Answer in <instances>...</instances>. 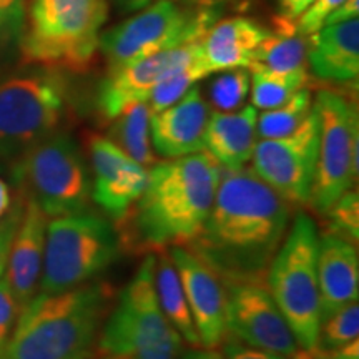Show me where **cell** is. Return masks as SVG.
Returning a JSON list of instances; mask_svg holds the SVG:
<instances>
[{"instance_id":"83f0119b","label":"cell","mask_w":359,"mask_h":359,"mask_svg":"<svg viewBox=\"0 0 359 359\" xmlns=\"http://www.w3.org/2000/svg\"><path fill=\"white\" fill-rule=\"evenodd\" d=\"M313 110V95L308 87L294 93L288 102L271 110H262L257 120L259 138L286 137L302 125Z\"/></svg>"},{"instance_id":"9a60e30c","label":"cell","mask_w":359,"mask_h":359,"mask_svg":"<svg viewBox=\"0 0 359 359\" xmlns=\"http://www.w3.org/2000/svg\"><path fill=\"white\" fill-rule=\"evenodd\" d=\"M168 253L185 291L200 344L203 348H218L226 336L222 280L187 246H172Z\"/></svg>"},{"instance_id":"484cf974","label":"cell","mask_w":359,"mask_h":359,"mask_svg":"<svg viewBox=\"0 0 359 359\" xmlns=\"http://www.w3.org/2000/svg\"><path fill=\"white\" fill-rule=\"evenodd\" d=\"M306 37L290 32H269L255 50L250 72L290 74L306 70Z\"/></svg>"},{"instance_id":"f546056e","label":"cell","mask_w":359,"mask_h":359,"mask_svg":"<svg viewBox=\"0 0 359 359\" xmlns=\"http://www.w3.org/2000/svg\"><path fill=\"white\" fill-rule=\"evenodd\" d=\"M359 334V306L351 303L348 306L323 318L318 333V351H330L358 339Z\"/></svg>"},{"instance_id":"d4e9b609","label":"cell","mask_w":359,"mask_h":359,"mask_svg":"<svg viewBox=\"0 0 359 359\" xmlns=\"http://www.w3.org/2000/svg\"><path fill=\"white\" fill-rule=\"evenodd\" d=\"M151 110L147 102H138L111 118L107 138L143 167H154L156 155L150 137Z\"/></svg>"},{"instance_id":"4fadbf2b","label":"cell","mask_w":359,"mask_h":359,"mask_svg":"<svg viewBox=\"0 0 359 359\" xmlns=\"http://www.w3.org/2000/svg\"><path fill=\"white\" fill-rule=\"evenodd\" d=\"M226 333L253 348L290 358L296 349L288 323L262 280H222Z\"/></svg>"},{"instance_id":"60d3db41","label":"cell","mask_w":359,"mask_h":359,"mask_svg":"<svg viewBox=\"0 0 359 359\" xmlns=\"http://www.w3.org/2000/svg\"><path fill=\"white\" fill-rule=\"evenodd\" d=\"M178 359H224L223 353L217 351L215 348H191L188 351L180 354Z\"/></svg>"},{"instance_id":"74e56055","label":"cell","mask_w":359,"mask_h":359,"mask_svg":"<svg viewBox=\"0 0 359 359\" xmlns=\"http://www.w3.org/2000/svg\"><path fill=\"white\" fill-rule=\"evenodd\" d=\"M183 343L185 341L177 333L172 338L161 341L156 346L142 349V351L135 353L125 359H178L180 354L183 353Z\"/></svg>"},{"instance_id":"1f68e13d","label":"cell","mask_w":359,"mask_h":359,"mask_svg":"<svg viewBox=\"0 0 359 359\" xmlns=\"http://www.w3.org/2000/svg\"><path fill=\"white\" fill-rule=\"evenodd\" d=\"M30 0H0V45H19Z\"/></svg>"},{"instance_id":"e0dca14e","label":"cell","mask_w":359,"mask_h":359,"mask_svg":"<svg viewBox=\"0 0 359 359\" xmlns=\"http://www.w3.org/2000/svg\"><path fill=\"white\" fill-rule=\"evenodd\" d=\"M183 45L109 70L97 93V107L103 118L111 120L133 103L147 102L156 83L178 62Z\"/></svg>"},{"instance_id":"f1b7e54d","label":"cell","mask_w":359,"mask_h":359,"mask_svg":"<svg viewBox=\"0 0 359 359\" xmlns=\"http://www.w3.org/2000/svg\"><path fill=\"white\" fill-rule=\"evenodd\" d=\"M217 74L208 87V105L213 107L215 111H223V114L243 109L250 97V70L230 69Z\"/></svg>"},{"instance_id":"b9f144b4","label":"cell","mask_w":359,"mask_h":359,"mask_svg":"<svg viewBox=\"0 0 359 359\" xmlns=\"http://www.w3.org/2000/svg\"><path fill=\"white\" fill-rule=\"evenodd\" d=\"M151 0H114V4L120 8L122 12H138L143 7H147Z\"/></svg>"},{"instance_id":"8992f818","label":"cell","mask_w":359,"mask_h":359,"mask_svg":"<svg viewBox=\"0 0 359 359\" xmlns=\"http://www.w3.org/2000/svg\"><path fill=\"white\" fill-rule=\"evenodd\" d=\"M120 245L109 218L93 212L48 218L37 294H57L87 285L118 257Z\"/></svg>"},{"instance_id":"ac0fdd59","label":"cell","mask_w":359,"mask_h":359,"mask_svg":"<svg viewBox=\"0 0 359 359\" xmlns=\"http://www.w3.org/2000/svg\"><path fill=\"white\" fill-rule=\"evenodd\" d=\"M47 215L32 200H25L24 213L13 236L7 268L4 273L20 311L32 302L39 291L45 240H47Z\"/></svg>"},{"instance_id":"8d00e7d4","label":"cell","mask_w":359,"mask_h":359,"mask_svg":"<svg viewBox=\"0 0 359 359\" xmlns=\"http://www.w3.org/2000/svg\"><path fill=\"white\" fill-rule=\"evenodd\" d=\"M314 0H278V32H293L294 22Z\"/></svg>"},{"instance_id":"7c38bea8","label":"cell","mask_w":359,"mask_h":359,"mask_svg":"<svg viewBox=\"0 0 359 359\" xmlns=\"http://www.w3.org/2000/svg\"><path fill=\"white\" fill-rule=\"evenodd\" d=\"M320 122L316 110L294 132L280 138H259L251 156V172L290 205H309L316 175Z\"/></svg>"},{"instance_id":"7a4b0ae2","label":"cell","mask_w":359,"mask_h":359,"mask_svg":"<svg viewBox=\"0 0 359 359\" xmlns=\"http://www.w3.org/2000/svg\"><path fill=\"white\" fill-rule=\"evenodd\" d=\"M219 182L222 167L208 151L155 163L142 195L115 223L120 245L142 255L187 246L212 208Z\"/></svg>"},{"instance_id":"5bb4252c","label":"cell","mask_w":359,"mask_h":359,"mask_svg":"<svg viewBox=\"0 0 359 359\" xmlns=\"http://www.w3.org/2000/svg\"><path fill=\"white\" fill-rule=\"evenodd\" d=\"M92 200L118 223L147 185L148 170L100 135L88 138Z\"/></svg>"},{"instance_id":"d6986e66","label":"cell","mask_w":359,"mask_h":359,"mask_svg":"<svg viewBox=\"0 0 359 359\" xmlns=\"http://www.w3.org/2000/svg\"><path fill=\"white\" fill-rule=\"evenodd\" d=\"M318 290H320L321 320L358 303L359 258L356 245L333 231L320 236L318 246Z\"/></svg>"},{"instance_id":"2e32d148","label":"cell","mask_w":359,"mask_h":359,"mask_svg":"<svg viewBox=\"0 0 359 359\" xmlns=\"http://www.w3.org/2000/svg\"><path fill=\"white\" fill-rule=\"evenodd\" d=\"M210 115L212 110L198 85L168 109L151 114L150 137L155 154L172 160L203 151Z\"/></svg>"},{"instance_id":"ab89813d","label":"cell","mask_w":359,"mask_h":359,"mask_svg":"<svg viewBox=\"0 0 359 359\" xmlns=\"http://www.w3.org/2000/svg\"><path fill=\"white\" fill-rule=\"evenodd\" d=\"M318 354H320V359H359V341L354 339L344 346L330 349V351H318Z\"/></svg>"},{"instance_id":"6da1fadb","label":"cell","mask_w":359,"mask_h":359,"mask_svg":"<svg viewBox=\"0 0 359 359\" xmlns=\"http://www.w3.org/2000/svg\"><path fill=\"white\" fill-rule=\"evenodd\" d=\"M291 205L251 170L228 172L187 245L219 280H262L290 228Z\"/></svg>"},{"instance_id":"7402d4cb","label":"cell","mask_w":359,"mask_h":359,"mask_svg":"<svg viewBox=\"0 0 359 359\" xmlns=\"http://www.w3.org/2000/svg\"><path fill=\"white\" fill-rule=\"evenodd\" d=\"M268 30L246 17L224 19L210 27L201 39V50L212 74L230 69H248L255 50Z\"/></svg>"},{"instance_id":"4316f807","label":"cell","mask_w":359,"mask_h":359,"mask_svg":"<svg viewBox=\"0 0 359 359\" xmlns=\"http://www.w3.org/2000/svg\"><path fill=\"white\" fill-rule=\"evenodd\" d=\"M251 105L257 110H271L283 105L298 90L308 87V70L290 72V74H271V72H250Z\"/></svg>"},{"instance_id":"e575fe53","label":"cell","mask_w":359,"mask_h":359,"mask_svg":"<svg viewBox=\"0 0 359 359\" xmlns=\"http://www.w3.org/2000/svg\"><path fill=\"white\" fill-rule=\"evenodd\" d=\"M25 200L20 198L11 206V210L0 218V278L4 276L8 262V253H11V246L15 236L17 228H19L22 213H24Z\"/></svg>"},{"instance_id":"cb8c5ba5","label":"cell","mask_w":359,"mask_h":359,"mask_svg":"<svg viewBox=\"0 0 359 359\" xmlns=\"http://www.w3.org/2000/svg\"><path fill=\"white\" fill-rule=\"evenodd\" d=\"M212 75V70L206 65V60L201 50V39L191 40L183 45L182 55L178 62L170 69L163 79L156 83L148 97V107L151 114L168 109L177 103L191 87H195L200 80Z\"/></svg>"},{"instance_id":"836d02e7","label":"cell","mask_w":359,"mask_h":359,"mask_svg":"<svg viewBox=\"0 0 359 359\" xmlns=\"http://www.w3.org/2000/svg\"><path fill=\"white\" fill-rule=\"evenodd\" d=\"M344 0H314L306 11H304L299 19L294 22L293 32L308 37L325 27L327 17L338 8Z\"/></svg>"},{"instance_id":"603a6c76","label":"cell","mask_w":359,"mask_h":359,"mask_svg":"<svg viewBox=\"0 0 359 359\" xmlns=\"http://www.w3.org/2000/svg\"><path fill=\"white\" fill-rule=\"evenodd\" d=\"M155 255V288L161 313L165 314L170 325L175 327V331L182 336L185 343L190 344L191 348H198L201 346L200 338L173 259L170 257L168 250Z\"/></svg>"},{"instance_id":"5b68a950","label":"cell","mask_w":359,"mask_h":359,"mask_svg":"<svg viewBox=\"0 0 359 359\" xmlns=\"http://www.w3.org/2000/svg\"><path fill=\"white\" fill-rule=\"evenodd\" d=\"M318 246L316 223L298 213L266 271L269 293L302 349H316L321 326Z\"/></svg>"},{"instance_id":"3957f363","label":"cell","mask_w":359,"mask_h":359,"mask_svg":"<svg viewBox=\"0 0 359 359\" xmlns=\"http://www.w3.org/2000/svg\"><path fill=\"white\" fill-rule=\"evenodd\" d=\"M110 294L98 281L35 294L19 313L6 359H92Z\"/></svg>"},{"instance_id":"9c48e42d","label":"cell","mask_w":359,"mask_h":359,"mask_svg":"<svg viewBox=\"0 0 359 359\" xmlns=\"http://www.w3.org/2000/svg\"><path fill=\"white\" fill-rule=\"evenodd\" d=\"M217 19L218 11L215 8L191 11L180 7L173 0H156L122 24L102 32L98 50L111 70L203 39Z\"/></svg>"},{"instance_id":"ba28073f","label":"cell","mask_w":359,"mask_h":359,"mask_svg":"<svg viewBox=\"0 0 359 359\" xmlns=\"http://www.w3.org/2000/svg\"><path fill=\"white\" fill-rule=\"evenodd\" d=\"M69 107L65 79L52 69L29 70L0 82V158L17 160L60 128Z\"/></svg>"},{"instance_id":"4dcf8cb0","label":"cell","mask_w":359,"mask_h":359,"mask_svg":"<svg viewBox=\"0 0 359 359\" xmlns=\"http://www.w3.org/2000/svg\"><path fill=\"white\" fill-rule=\"evenodd\" d=\"M330 231L343 236L356 245L359 240V195L356 190H348L327 210Z\"/></svg>"},{"instance_id":"d590c367","label":"cell","mask_w":359,"mask_h":359,"mask_svg":"<svg viewBox=\"0 0 359 359\" xmlns=\"http://www.w3.org/2000/svg\"><path fill=\"white\" fill-rule=\"evenodd\" d=\"M222 353L224 359H288L283 354L269 353L264 351V349L250 346V344L236 339L235 336L228 333L222 341Z\"/></svg>"},{"instance_id":"ee69618b","label":"cell","mask_w":359,"mask_h":359,"mask_svg":"<svg viewBox=\"0 0 359 359\" xmlns=\"http://www.w3.org/2000/svg\"><path fill=\"white\" fill-rule=\"evenodd\" d=\"M288 359H320L316 349H302L298 348Z\"/></svg>"},{"instance_id":"d6a6232c","label":"cell","mask_w":359,"mask_h":359,"mask_svg":"<svg viewBox=\"0 0 359 359\" xmlns=\"http://www.w3.org/2000/svg\"><path fill=\"white\" fill-rule=\"evenodd\" d=\"M19 313V304L13 298L6 276H2L0 278V359H6L8 341L12 338Z\"/></svg>"},{"instance_id":"f6af8a7d","label":"cell","mask_w":359,"mask_h":359,"mask_svg":"<svg viewBox=\"0 0 359 359\" xmlns=\"http://www.w3.org/2000/svg\"><path fill=\"white\" fill-rule=\"evenodd\" d=\"M0 170H2V158H0Z\"/></svg>"},{"instance_id":"7bdbcfd3","label":"cell","mask_w":359,"mask_h":359,"mask_svg":"<svg viewBox=\"0 0 359 359\" xmlns=\"http://www.w3.org/2000/svg\"><path fill=\"white\" fill-rule=\"evenodd\" d=\"M12 206V196H11V188L2 178H0V218L6 215Z\"/></svg>"},{"instance_id":"ffe728a7","label":"cell","mask_w":359,"mask_h":359,"mask_svg":"<svg viewBox=\"0 0 359 359\" xmlns=\"http://www.w3.org/2000/svg\"><path fill=\"white\" fill-rule=\"evenodd\" d=\"M306 62L316 79L353 83L359 75V19L331 24L308 35Z\"/></svg>"},{"instance_id":"f35d334b","label":"cell","mask_w":359,"mask_h":359,"mask_svg":"<svg viewBox=\"0 0 359 359\" xmlns=\"http://www.w3.org/2000/svg\"><path fill=\"white\" fill-rule=\"evenodd\" d=\"M351 19H359V0H344V2L327 17L325 27Z\"/></svg>"},{"instance_id":"44dd1931","label":"cell","mask_w":359,"mask_h":359,"mask_svg":"<svg viewBox=\"0 0 359 359\" xmlns=\"http://www.w3.org/2000/svg\"><path fill=\"white\" fill-rule=\"evenodd\" d=\"M258 110L245 105L236 111H212L205 135V150L226 172H240L251 161L258 142Z\"/></svg>"},{"instance_id":"52a82bcc","label":"cell","mask_w":359,"mask_h":359,"mask_svg":"<svg viewBox=\"0 0 359 359\" xmlns=\"http://www.w3.org/2000/svg\"><path fill=\"white\" fill-rule=\"evenodd\" d=\"M19 195L32 200L48 218L88 210L92 173L74 137L57 130L13 160Z\"/></svg>"},{"instance_id":"30bf717a","label":"cell","mask_w":359,"mask_h":359,"mask_svg":"<svg viewBox=\"0 0 359 359\" xmlns=\"http://www.w3.org/2000/svg\"><path fill=\"white\" fill-rule=\"evenodd\" d=\"M313 105L320 122V145L309 205L326 215L358 182L359 118L356 105L334 90H320Z\"/></svg>"},{"instance_id":"8fae6325","label":"cell","mask_w":359,"mask_h":359,"mask_svg":"<svg viewBox=\"0 0 359 359\" xmlns=\"http://www.w3.org/2000/svg\"><path fill=\"white\" fill-rule=\"evenodd\" d=\"M156 255L147 253L135 276L103 320L97 353L103 359H125L177 334L161 313L155 288Z\"/></svg>"},{"instance_id":"277c9868","label":"cell","mask_w":359,"mask_h":359,"mask_svg":"<svg viewBox=\"0 0 359 359\" xmlns=\"http://www.w3.org/2000/svg\"><path fill=\"white\" fill-rule=\"evenodd\" d=\"M107 0H30L19 48L25 64L85 70L98 52Z\"/></svg>"}]
</instances>
